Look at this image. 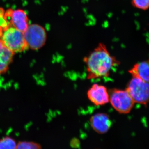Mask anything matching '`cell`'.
<instances>
[{"instance_id":"6da1fadb","label":"cell","mask_w":149,"mask_h":149,"mask_svg":"<svg viewBox=\"0 0 149 149\" xmlns=\"http://www.w3.org/2000/svg\"><path fill=\"white\" fill-rule=\"evenodd\" d=\"M83 61L87 68V78L90 80L107 77L112 68L120 63L102 43H100Z\"/></svg>"},{"instance_id":"7a4b0ae2","label":"cell","mask_w":149,"mask_h":149,"mask_svg":"<svg viewBox=\"0 0 149 149\" xmlns=\"http://www.w3.org/2000/svg\"><path fill=\"white\" fill-rule=\"evenodd\" d=\"M0 40L14 53L21 52L29 49L23 32L12 26H10L3 31Z\"/></svg>"},{"instance_id":"3957f363","label":"cell","mask_w":149,"mask_h":149,"mask_svg":"<svg viewBox=\"0 0 149 149\" xmlns=\"http://www.w3.org/2000/svg\"><path fill=\"white\" fill-rule=\"evenodd\" d=\"M109 102L119 113L127 114L133 109L135 102L126 90L112 89L109 91Z\"/></svg>"},{"instance_id":"277c9868","label":"cell","mask_w":149,"mask_h":149,"mask_svg":"<svg viewBox=\"0 0 149 149\" xmlns=\"http://www.w3.org/2000/svg\"><path fill=\"white\" fill-rule=\"evenodd\" d=\"M126 90L135 103L147 105L149 101L148 82L133 77L128 83Z\"/></svg>"},{"instance_id":"5b68a950","label":"cell","mask_w":149,"mask_h":149,"mask_svg":"<svg viewBox=\"0 0 149 149\" xmlns=\"http://www.w3.org/2000/svg\"><path fill=\"white\" fill-rule=\"evenodd\" d=\"M23 34L29 48L32 50L39 49L45 44L47 39L45 30L39 24L29 25Z\"/></svg>"},{"instance_id":"8992f818","label":"cell","mask_w":149,"mask_h":149,"mask_svg":"<svg viewBox=\"0 0 149 149\" xmlns=\"http://www.w3.org/2000/svg\"><path fill=\"white\" fill-rule=\"evenodd\" d=\"M5 15L10 26L22 32H24L29 26L27 14L22 10H8L5 12Z\"/></svg>"},{"instance_id":"52a82bcc","label":"cell","mask_w":149,"mask_h":149,"mask_svg":"<svg viewBox=\"0 0 149 149\" xmlns=\"http://www.w3.org/2000/svg\"><path fill=\"white\" fill-rule=\"evenodd\" d=\"M87 95L91 102L96 106H102L109 102V94L103 85L94 84L89 89Z\"/></svg>"},{"instance_id":"ba28073f","label":"cell","mask_w":149,"mask_h":149,"mask_svg":"<svg viewBox=\"0 0 149 149\" xmlns=\"http://www.w3.org/2000/svg\"><path fill=\"white\" fill-rule=\"evenodd\" d=\"M90 124L97 133H107L111 126L112 122L108 115L104 113H96L91 116Z\"/></svg>"},{"instance_id":"9c48e42d","label":"cell","mask_w":149,"mask_h":149,"mask_svg":"<svg viewBox=\"0 0 149 149\" xmlns=\"http://www.w3.org/2000/svg\"><path fill=\"white\" fill-rule=\"evenodd\" d=\"M14 54L0 40V75L8 70L13 61Z\"/></svg>"},{"instance_id":"30bf717a","label":"cell","mask_w":149,"mask_h":149,"mask_svg":"<svg viewBox=\"0 0 149 149\" xmlns=\"http://www.w3.org/2000/svg\"><path fill=\"white\" fill-rule=\"evenodd\" d=\"M149 62L147 61L136 63L129 70V72L133 77H137L149 83Z\"/></svg>"},{"instance_id":"8fae6325","label":"cell","mask_w":149,"mask_h":149,"mask_svg":"<svg viewBox=\"0 0 149 149\" xmlns=\"http://www.w3.org/2000/svg\"><path fill=\"white\" fill-rule=\"evenodd\" d=\"M17 144L13 138L4 137L0 140V149H16Z\"/></svg>"},{"instance_id":"7c38bea8","label":"cell","mask_w":149,"mask_h":149,"mask_svg":"<svg viewBox=\"0 0 149 149\" xmlns=\"http://www.w3.org/2000/svg\"><path fill=\"white\" fill-rule=\"evenodd\" d=\"M16 149H42L40 144L30 141H21L17 143Z\"/></svg>"},{"instance_id":"4fadbf2b","label":"cell","mask_w":149,"mask_h":149,"mask_svg":"<svg viewBox=\"0 0 149 149\" xmlns=\"http://www.w3.org/2000/svg\"><path fill=\"white\" fill-rule=\"evenodd\" d=\"M133 6L141 10H146L149 6V0H132Z\"/></svg>"}]
</instances>
